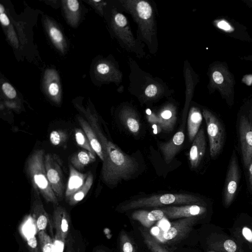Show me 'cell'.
Masks as SVG:
<instances>
[{
    "instance_id": "1",
    "label": "cell",
    "mask_w": 252,
    "mask_h": 252,
    "mask_svg": "<svg viewBox=\"0 0 252 252\" xmlns=\"http://www.w3.org/2000/svg\"><path fill=\"white\" fill-rule=\"evenodd\" d=\"M92 121L91 126L100 142L104 155L101 169L102 180L106 184L111 185H116L123 180H128L137 171V162L108 140L94 120Z\"/></svg>"
},
{
    "instance_id": "2",
    "label": "cell",
    "mask_w": 252,
    "mask_h": 252,
    "mask_svg": "<svg viewBox=\"0 0 252 252\" xmlns=\"http://www.w3.org/2000/svg\"><path fill=\"white\" fill-rule=\"evenodd\" d=\"M43 150H35L27 160V172L36 192L40 194L46 202L57 205L58 197L53 191L47 178Z\"/></svg>"
},
{
    "instance_id": "3",
    "label": "cell",
    "mask_w": 252,
    "mask_h": 252,
    "mask_svg": "<svg viewBox=\"0 0 252 252\" xmlns=\"http://www.w3.org/2000/svg\"><path fill=\"white\" fill-rule=\"evenodd\" d=\"M176 204H204L196 196L189 194L166 193L155 195L131 201L121 207L122 211L141 207H157Z\"/></svg>"
},
{
    "instance_id": "4",
    "label": "cell",
    "mask_w": 252,
    "mask_h": 252,
    "mask_svg": "<svg viewBox=\"0 0 252 252\" xmlns=\"http://www.w3.org/2000/svg\"><path fill=\"white\" fill-rule=\"evenodd\" d=\"M210 78L214 90L219 91L228 104L233 103L235 80L226 64L221 62L215 64L211 70Z\"/></svg>"
},
{
    "instance_id": "5",
    "label": "cell",
    "mask_w": 252,
    "mask_h": 252,
    "mask_svg": "<svg viewBox=\"0 0 252 252\" xmlns=\"http://www.w3.org/2000/svg\"><path fill=\"white\" fill-rule=\"evenodd\" d=\"M205 119L210 144L212 158L218 156L222 150L224 139V130L219 119L210 111L204 110Z\"/></svg>"
},
{
    "instance_id": "6",
    "label": "cell",
    "mask_w": 252,
    "mask_h": 252,
    "mask_svg": "<svg viewBox=\"0 0 252 252\" xmlns=\"http://www.w3.org/2000/svg\"><path fill=\"white\" fill-rule=\"evenodd\" d=\"M198 217H190L180 219L172 222L168 229L156 236L164 243H172L179 241L186 237L192 230L193 225L198 220Z\"/></svg>"
},
{
    "instance_id": "7",
    "label": "cell",
    "mask_w": 252,
    "mask_h": 252,
    "mask_svg": "<svg viewBox=\"0 0 252 252\" xmlns=\"http://www.w3.org/2000/svg\"><path fill=\"white\" fill-rule=\"evenodd\" d=\"M230 230L231 237L244 252H252V218L239 217Z\"/></svg>"
},
{
    "instance_id": "8",
    "label": "cell",
    "mask_w": 252,
    "mask_h": 252,
    "mask_svg": "<svg viewBox=\"0 0 252 252\" xmlns=\"http://www.w3.org/2000/svg\"><path fill=\"white\" fill-rule=\"evenodd\" d=\"M44 163L47 176L51 188L57 197H62L64 186L62 171V161L56 155H45Z\"/></svg>"
},
{
    "instance_id": "9",
    "label": "cell",
    "mask_w": 252,
    "mask_h": 252,
    "mask_svg": "<svg viewBox=\"0 0 252 252\" xmlns=\"http://www.w3.org/2000/svg\"><path fill=\"white\" fill-rule=\"evenodd\" d=\"M240 178V173L236 155L233 151L231 157L223 189V202L228 207L235 197Z\"/></svg>"
},
{
    "instance_id": "10",
    "label": "cell",
    "mask_w": 252,
    "mask_h": 252,
    "mask_svg": "<svg viewBox=\"0 0 252 252\" xmlns=\"http://www.w3.org/2000/svg\"><path fill=\"white\" fill-rule=\"evenodd\" d=\"M239 130L243 159L247 167L252 159V126L246 116L240 118Z\"/></svg>"
},
{
    "instance_id": "11",
    "label": "cell",
    "mask_w": 252,
    "mask_h": 252,
    "mask_svg": "<svg viewBox=\"0 0 252 252\" xmlns=\"http://www.w3.org/2000/svg\"><path fill=\"white\" fill-rule=\"evenodd\" d=\"M207 244L215 252H244L231 237L221 233H213L207 239Z\"/></svg>"
},
{
    "instance_id": "12",
    "label": "cell",
    "mask_w": 252,
    "mask_h": 252,
    "mask_svg": "<svg viewBox=\"0 0 252 252\" xmlns=\"http://www.w3.org/2000/svg\"><path fill=\"white\" fill-rule=\"evenodd\" d=\"M169 219L198 217L204 215L207 208L204 204H189L182 206H169L160 209Z\"/></svg>"
},
{
    "instance_id": "13",
    "label": "cell",
    "mask_w": 252,
    "mask_h": 252,
    "mask_svg": "<svg viewBox=\"0 0 252 252\" xmlns=\"http://www.w3.org/2000/svg\"><path fill=\"white\" fill-rule=\"evenodd\" d=\"M70 216L64 208L61 206L55 207L52 216V225L56 233L66 240L70 229Z\"/></svg>"
},
{
    "instance_id": "14",
    "label": "cell",
    "mask_w": 252,
    "mask_h": 252,
    "mask_svg": "<svg viewBox=\"0 0 252 252\" xmlns=\"http://www.w3.org/2000/svg\"><path fill=\"white\" fill-rule=\"evenodd\" d=\"M184 139V131L181 129L169 141L160 144L159 149L166 164H169L180 150Z\"/></svg>"
},
{
    "instance_id": "15",
    "label": "cell",
    "mask_w": 252,
    "mask_h": 252,
    "mask_svg": "<svg viewBox=\"0 0 252 252\" xmlns=\"http://www.w3.org/2000/svg\"><path fill=\"white\" fill-rule=\"evenodd\" d=\"M206 150V139L204 130L201 128L193 140L189 153V160L192 168H196L203 158Z\"/></svg>"
},
{
    "instance_id": "16",
    "label": "cell",
    "mask_w": 252,
    "mask_h": 252,
    "mask_svg": "<svg viewBox=\"0 0 252 252\" xmlns=\"http://www.w3.org/2000/svg\"><path fill=\"white\" fill-rule=\"evenodd\" d=\"M31 216L35 223L37 232L45 231L51 224L48 214L39 198H35L31 206Z\"/></svg>"
},
{
    "instance_id": "17",
    "label": "cell",
    "mask_w": 252,
    "mask_h": 252,
    "mask_svg": "<svg viewBox=\"0 0 252 252\" xmlns=\"http://www.w3.org/2000/svg\"><path fill=\"white\" fill-rule=\"evenodd\" d=\"M69 176L65 191L66 200L84 184L88 174L79 172L72 165H69Z\"/></svg>"
},
{
    "instance_id": "18",
    "label": "cell",
    "mask_w": 252,
    "mask_h": 252,
    "mask_svg": "<svg viewBox=\"0 0 252 252\" xmlns=\"http://www.w3.org/2000/svg\"><path fill=\"white\" fill-rule=\"evenodd\" d=\"M163 211L160 209L151 211L137 210L131 215V218L139 221L145 227L150 228L155 222L159 220L164 217Z\"/></svg>"
},
{
    "instance_id": "19",
    "label": "cell",
    "mask_w": 252,
    "mask_h": 252,
    "mask_svg": "<svg viewBox=\"0 0 252 252\" xmlns=\"http://www.w3.org/2000/svg\"><path fill=\"white\" fill-rule=\"evenodd\" d=\"M78 121L82 128L83 131L88 138L90 145L99 158L103 161L104 159V155L102 145L95 132L90 123L84 119L79 118Z\"/></svg>"
},
{
    "instance_id": "20",
    "label": "cell",
    "mask_w": 252,
    "mask_h": 252,
    "mask_svg": "<svg viewBox=\"0 0 252 252\" xmlns=\"http://www.w3.org/2000/svg\"><path fill=\"white\" fill-rule=\"evenodd\" d=\"M202 121V116L196 108H192L189 112L188 120V132L189 140L192 141L199 131Z\"/></svg>"
},
{
    "instance_id": "21",
    "label": "cell",
    "mask_w": 252,
    "mask_h": 252,
    "mask_svg": "<svg viewBox=\"0 0 252 252\" xmlns=\"http://www.w3.org/2000/svg\"><path fill=\"white\" fill-rule=\"evenodd\" d=\"M158 118L161 129L168 132L173 130L176 121V114L173 109L166 108L162 110Z\"/></svg>"
},
{
    "instance_id": "22",
    "label": "cell",
    "mask_w": 252,
    "mask_h": 252,
    "mask_svg": "<svg viewBox=\"0 0 252 252\" xmlns=\"http://www.w3.org/2000/svg\"><path fill=\"white\" fill-rule=\"evenodd\" d=\"M93 181V175L91 172H89L82 187L67 200L68 204L71 206H73L83 199L91 189Z\"/></svg>"
},
{
    "instance_id": "23",
    "label": "cell",
    "mask_w": 252,
    "mask_h": 252,
    "mask_svg": "<svg viewBox=\"0 0 252 252\" xmlns=\"http://www.w3.org/2000/svg\"><path fill=\"white\" fill-rule=\"evenodd\" d=\"M95 156L87 151H81L71 158V165L77 170L82 169L86 165L95 160Z\"/></svg>"
},
{
    "instance_id": "24",
    "label": "cell",
    "mask_w": 252,
    "mask_h": 252,
    "mask_svg": "<svg viewBox=\"0 0 252 252\" xmlns=\"http://www.w3.org/2000/svg\"><path fill=\"white\" fill-rule=\"evenodd\" d=\"M123 124L134 135L139 133L140 123L136 115L132 112L124 111L120 116Z\"/></svg>"
},
{
    "instance_id": "25",
    "label": "cell",
    "mask_w": 252,
    "mask_h": 252,
    "mask_svg": "<svg viewBox=\"0 0 252 252\" xmlns=\"http://www.w3.org/2000/svg\"><path fill=\"white\" fill-rule=\"evenodd\" d=\"M144 241L152 252H171L161 245L156 238L146 230L140 229Z\"/></svg>"
},
{
    "instance_id": "26",
    "label": "cell",
    "mask_w": 252,
    "mask_h": 252,
    "mask_svg": "<svg viewBox=\"0 0 252 252\" xmlns=\"http://www.w3.org/2000/svg\"><path fill=\"white\" fill-rule=\"evenodd\" d=\"M120 252H137L135 244L125 231H122L119 236Z\"/></svg>"
},
{
    "instance_id": "27",
    "label": "cell",
    "mask_w": 252,
    "mask_h": 252,
    "mask_svg": "<svg viewBox=\"0 0 252 252\" xmlns=\"http://www.w3.org/2000/svg\"><path fill=\"white\" fill-rule=\"evenodd\" d=\"M40 252H54L53 242L45 231L38 232Z\"/></svg>"
},
{
    "instance_id": "28",
    "label": "cell",
    "mask_w": 252,
    "mask_h": 252,
    "mask_svg": "<svg viewBox=\"0 0 252 252\" xmlns=\"http://www.w3.org/2000/svg\"><path fill=\"white\" fill-rule=\"evenodd\" d=\"M75 137L77 144L93 155H95V153L92 149L89 141L85 132L81 129L77 128L75 131Z\"/></svg>"
},
{
    "instance_id": "29",
    "label": "cell",
    "mask_w": 252,
    "mask_h": 252,
    "mask_svg": "<svg viewBox=\"0 0 252 252\" xmlns=\"http://www.w3.org/2000/svg\"><path fill=\"white\" fill-rule=\"evenodd\" d=\"M137 11L140 18L148 19L151 16L152 9L149 3L145 1H140L137 4Z\"/></svg>"
},
{
    "instance_id": "30",
    "label": "cell",
    "mask_w": 252,
    "mask_h": 252,
    "mask_svg": "<svg viewBox=\"0 0 252 252\" xmlns=\"http://www.w3.org/2000/svg\"><path fill=\"white\" fill-rule=\"evenodd\" d=\"M29 252H40L38 241L34 233H24Z\"/></svg>"
},
{
    "instance_id": "31",
    "label": "cell",
    "mask_w": 252,
    "mask_h": 252,
    "mask_svg": "<svg viewBox=\"0 0 252 252\" xmlns=\"http://www.w3.org/2000/svg\"><path fill=\"white\" fill-rule=\"evenodd\" d=\"M67 133L62 130H58L52 131L50 134V141L55 146L59 145L64 142L67 139Z\"/></svg>"
},
{
    "instance_id": "32",
    "label": "cell",
    "mask_w": 252,
    "mask_h": 252,
    "mask_svg": "<svg viewBox=\"0 0 252 252\" xmlns=\"http://www.w3.org/2000/svg\"><path fill=\"white\" fill-rule=\"evenodd\" d=\"M65 240L56 233L53 242L54 252H63Z\"/></svg>"
},
{
    "instance_id": "33",
    "label": "cell",
    "mask_w": 252,
    "mask_h": 252,
    "mask_svg": "<svg viewBox=\"0 0 252 252\" xmlns=\"http://www.w3.org/2000/svg\"><path fill=\"white\" fill-rule=\"evenodd\" d=\"M49 34L52 40L57 44H61L63 41V35L56 27H51L49 29Z\"/></svg>"
},
{
    "instance_id": "34",
    "label": "cell",
    "mask_w": 252,
    "mask_h": 252,
    "mask_svg": "<svg viewBox=\"0 0 252 252\" xmlns=\"http://www.w3.org/2000/svg\"><path fill=\"white\" fill-rule=\"evenodd\" d=\"M2 90L5 95L10 99L16 97L17 93L13 87L8 83L5 82L2 85Z\"/></svg>"
},
{
    "instance_id": "35",
    "label": "cell",
    "mask_w": 252,
    "mask_h": 252,
    "mask_svg": "<svg viewBox=\"0 0 252 252\" xmlns=\"http://www.w3.org/2000/svg\"><path fill=\"white\" fill-rule=\"evenodd\" d=\"M115 22L119 27H125L127 24L126 17L121 13H117L115 16Z\"/></svg>"
},
{
    "instance_id": "36",
    "label": "cell",
    "mask_w": 252,
    "mask_h": 252,
    "mask_svg": "<svg viewBox=\"0 0 252 252\" xmlns=\"http://www.w3.org/2000/svg\"><path fill=\"white\" fill-rule=\"evenodd\" d=\"M48 92L49 94L53 96L58 95L59 92L58 84L56 83H51L48 87Z\"/></svg>"
},
{
    "instance_id": "37",
    "label": "cell",
    "mask_w": 252,
    "mask_h": 252,
    "mask_svg": "<svg viewBox=\"0 0 252 252\" xmlns=\"http://www.w3.org/2000/svg\"><path fill=\"white\" fill-rule=\"evenodd\" d=\"M157 91V87L155 85L151 84L146 88L145 94L148 97H153L156 94Z\"/></svg>"
},
{
    "instance_id": "38",
    "label": "cell",
    "mask_w": 252,
    "mask_h": 252,
    "mask_svg": "<svg viewBox=\"0 0 252 252\" xmlns=\"http://www.w3.org/2000/svg\"><path fill=\"white\" fill-rule=\"evenodd\" d=\"M68 9L72 11H77L79 7V3L77 0H68L66 1Z\"/></svg>"
},
{
    "instance_id": "39",
    "label": "cell",
    "mask_w": 252,
    "mask_h": 252,
    "mask_svg": "<svg viewBox=\"0 0 252 252\" xmlns=\"http://www.w3.org/2000/svg\"><path fill=\"white\" fill-rule=\"evenodd\" d=\"M97 71L101 74L107 73L109 71V66L106 63H101L97 65L96 67Z\"/></svg>"
},
{
    "instance_id": "40",
    "label": "cell",
    "mask_w": 252,
    "mask_h": 252,
    "mask_svg": "<svg viewBox=\"0 0 252 252\" xmlns=\"http://www.w3.org/2000/svg\"><path fill=\"white\" fill-rule=\"evenodd\" d=\"M0 21L3 26H7L10 24V20L5 13H0Z\"/></svg>"
},
{
    "instance_id": "41",
    "label": "cell",
    "mask_w": 252,
    "mask_h": 252,
    "mask_svg": "<svg viewBox=\"0 0 252 252\" xmlns=\"http://www.w3.org/2000/svg\"><path fill=\"white\" fill-rule=\"evenodd\" d=\"M249 166V182L251 189L252 191V159Z\"/></svg>"
},
{
    "instance_id": "42",
    "label": "cell",
    "mask_w": 252,
    "mask_h": 252,
    "mask_svg": "<svg viewBox=\"0 0 252 252\" xmlns=\"http://www.w3.org/2000/svg\"><path fill=\"white\" fill-rule=\"evenodd\" d=\"M244 2L249 6L252 7V0H244Z\"/></svg>"
},
{
    "instance_id": "43",
    "label": "cell",
    "mask_w": 252,
    "mask_h": 252,
    "mask_svg": "<svg viewBox=\"0 0 252 252\" xmlns=\"http://www.w3.org/2000/svg\"><path fill=\"white\" fill-rule=\"evenodd\" d=\"M94 252H106V251H105L104 250H103L102 249L97 248V249H95Z\"/></svg>"
},
{
    "instance_id": "44",
    "label": "cell",
    "mask_w": 252,
    "mask_h": 252,
    "mask_svg": "<svg viewBox=\"0 0 252 252\" xmlns=\"http://www.w3.org/2000/svg\"><path fill=\"white\" fill-rule=\"evenodd\" d=\"M4 7L2 4H0V13H4Z\"/></svg>"
},
{
    "instance_id": "45",
    "label": "cell",
    "mask_w": 252,
    "mask_h": 252,
    "mask_svg": "<svg viewBox=\"0 0 252 252\" xmlns=\"http://www.w3.org/2000/svg\"><path fill=\"white\" fill-rule=\"evenodd\" d=\"M245 59H246V60H252V56H250L249 57H245Z\"/></svg>"
},
{
    "instance_id": "46",
    "label": "cell",
    "mask_w": 252,
    "mask_h": 252,
    "mask_svg": "<svg viewBox=\"0 0 252 252\" xmlns=\"http://www.w3.org/2000/svg\"><path fill=\"white\" fill-rule=\"evenodd\" d=\"M66 252H75L72 249L68 250Z\"/></svg>"
},
{
    "instance_id": "47",
    "label": "cell",
    "mask_w": 252,
    "mask_h": 252,
    "mask_svg": "<svg viewBox=\"0 0 252 252\" xmlns=\"http://www.w3.org/2000/svg\"><path fill=\"white\" fill-rule=\"evenodd\" d=\"M93 1H94V2H97L100 1V0H94Z\"/></svg>"
},
{
    "instance_id": "48",
    "label": "cell",
    "mask_w": 252,
    "mask_h": 252,
    "mask_svg": "<svg viewBox=\"0 0 252 252\" xmlns=\"http://www.w3.org/2000/svg\"><path fill=\"white\" fill-rule=\"evenodd\" d=\"M77 252H80V249L79 248L77 249Z\"/></svg>"
},
{
    "instance_id": "49",
    "label": "cell",
    "mask_w": 252,
    "mask_h": 252,
    "mask_svg": "<svg viewBox=\"0 0 252 252\" xmlns=\"http://www.w3.org/2000/svg\"><path fill=\"white\" fill-rule=\"evenodd\" d=\"M214 252V251H210V252Z\"/></svg>"
},
{
    "instance_id": "50",
    "label": "cell",
    "mask_w": 252,
    "mask_h": 252,
    "mask_svg": "<svg viewBox=\"0 0 252 252\" xmlns=\"http://www.w3.org/2000/svg\"></svg>"
}]
</instances>
